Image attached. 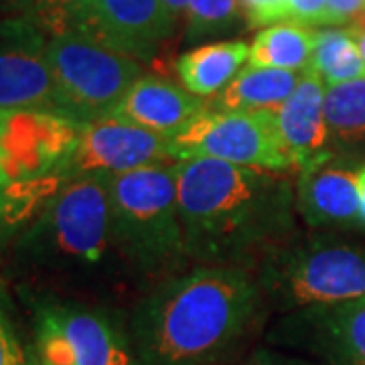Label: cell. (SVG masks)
<instances>
[{
  "label": "cell",
  "instance_id": "cell-23",
  "mask_svg": "<svg viewBox=\"0 0 365 365\" xmlns=\"http://www.w3.org/2000/svg\"><path fill=\"white\" fill-rule=\"evenodd\" d=\"M242 21L240 0H189L185 43H199L232 33Z\"/></svg>",
  "mask_w": 365,
  "mask_h": 365
},
{
  "label": "cell",
  "instance_id": "cell-33",
  "mask_svg": "<svg viewBox=\"0 0 365 365\" xmlns=\"http://www.w3.org/2000/svg\"><path fill=\"white\" fill-rule=\"evenodd\" d=\"M351 29V26H349ZM353 33V39L357 43V47H359V53H361V59H364L365 63V31H357V29H351Z\"/></svg>",
  "mask_w": 365,
  "mask_h": 365
},
{
  "label": "cell",
  "instance_id": "cell-19",
  "mask_svg": "<svg viewBox=\"0 0 365 365\" xmlns=\"http://www.w3.org/2000/svg\"><path fill=\"white\" fill-rule=\"evenodd\" d=\"M314 51V31L299 23H276L262 29L250 45V66L270 69H309Z\"/></svg>",
  "mask_w": 365,
  "mask_h": 365
},
{
  "label": "cell",
  "instance_id": "cell-25",
  "mask_svg": "<svg viewBox=\"0 0 365 365\" xmlns=\"http://www.w3.org/2000/svg\"><path fill=\"white\" fill-rule=\"evenodd\" d=\"M240 9L246 25L270 26L287 21L290 11V0H240Z\"/></svg>",
  "mask_w": 365,
  "mask_h": 365
},
{
  "label": "cell",
  "instance_id": "cell-22",
  "mask_svg": "<svg viewBox=\"0 0 365 365\" xmlns=\"http://www.w3.org/2000/svg\"><path fill=\"white\" fill-rule=\"evenodd\" d=\"M323 108L329 138L349 146L365 143V78L329 86Z\"/></svg>",
  "mask_w": 365,
  "mask_h": 365
},
{
  "label": "cell",
  "instance_id": "cell-35",
  "mask_svg": "<svg viewBox=\"0 0 365 365\" xmlns=\"http://www.w3.org/2000/svg\"><path fill=\"white\" fill-rule=\"evenodd\" d=\"M0 118H2V112H0ZM6 181H4V177H2V173H0V187H4Z\"/></svg>",
  "mask_w": 365,
  "mask_h": 365
},
{
  "label": "cell",
  "instance_id": "cell-3",
  "mask_svg": "<svg viewBox=\"0 0 365 365\" xmlns=\"http://www.w3.org/2000/svg\"><path fill=\"white\" fill-rule=\"evenodd\" d=\"M110 177L67 179L19 240V256L61 274L108 276L116 287L143 288L122 258L110 220Z\"/></svg>",
  "mask_w": 365,
  "mask_h": 365
},
{
  "label": "cell",
  "instance_id": "cell-28",
  "mask_svg": "<svg viewBox=\"0 0 365 365\" xmlns=\"http://www.w3.org/2000/svg\"><path fill=\"white\" fill-rule=\"evenodd\" d=\"M365 9V0H327L325 25H351L355 16Z\"/></svg>",
  "mask_w": 365,
  "mask_h": 365
},
{
  "label": "cell",
  "instance_id": "cell-14",
  "mask_svg": "<svg viewBox=\"0 0 365 365\" xmlns=\"http://www.w3.org/2000/svg\"><path fill=\"white\" fill-rule=\"evenodd\" d=\"M359 173L331 160L300 170L294 182L297 211L309 230H337L361 225Z\"/></svg>",
  "mask_w": 365,
  "mask_h": 365
},
{
  "label": "cell",
  "instance_id": "cell-9",
  "mask_svg": "<svg viewBox=\"0 0 365 365\" xmlns=\"http://www.w3.org/2000/svg\"><path fill=\"white\" fill-rule=\"evenodd\" d=\"M49 35L31 14L0 16V112H55Z\"/></svg>",
  "mask_w": 365,
  "mask_h": 365
},
{
  "label": "cell",
  "instance_id": "cell-6",
  "mask_svg": "<svg viewBox=\"0 0 365 365\" xmlns=\"http://www.w3.org/2000/svg\"><path fill=\"white\" fill-rule=\"evenodd\" d=\"M47 55L55 86V110L81 126L114 116L132 86L144 76L136 59L79 31L49 37Z\"/></svg>",
  "mask_w": 365,
  "mask_h": 365
},
{
  "label": "cell",
  "instance_id": "cell-31",
  "mask_svg": "<svg viewBox=\"0 0 365 365\" xmlns=\"http://www.w3.org/2000/svg\"><path fill=\"white\" fill-rule=\"evenodd\" d=\"M167 6L170 9V13L175 14L177 19H181L182 14H187V9H189V0H163Z\"/></svg>",
  "mask_w": 365,
  "mask_h": 365
},
{
  "label": "cell",
  "instance_id": "cell-20",
  "mask_svg": "<svg viewBox=\"0 0 365 365\" xmlns=\"http://www.w3.org/2000/svg\"><path fill=\"white\" fill-rule=\"evenodd\" d=\"M63 185L66 179L55 175L0 187V248L11 242L21 227L33 222V217H39Z\"/></svg>",
  "mask_w": 365,
  "mask_h": 365
},
{
  "label": "cell",
  "instance_id": "cell-13",
  "mask_svg": "<svg viewBox=\"0 0 365 365\" xmlns=\"http://www.w3.org/2000/svg\"><path fill=\"white\" fill-rule=\"evenodd\" d=\"M323 83L325 81L311 67L304 69L297 90L276 112L282 143L292 160V169L299 173L331 160Z\"/></svg>",
  "mask_w": 365,
  "mask_h": 365
},
{
  "label": "cell",
  "instance_id": "cell-29",
  "mask_svg": "<svg viewBox=\"0 0 365 365\" xmlns=\"http://www.w3.org/2000/svg\"><path fill=\"white\" fill-rule=\"evenodd\" d=\"M240 365H317L311 364V361H304V359H299V357H290V355H282V353H274L268 351V349H262V351H256L248 361Z\"/></svg>",
  "mask_w": 365,
  "mask_h": 365
},
{
  "label": "cell",
  "instance_id": "cell-27",
  "mask_svg": "<svg viewBox=\"0 0 365 365\" xmlns=\"http://www.w3.org/2000/svg\"><path fill=\"white\" fill-rule=\"evenodd\" d=\"M327 0H290L288 21L304 26L325 25Z\"/></svg>",
  "mask_w": 365,
  "mask_h": 365
},
{
  "label": "cell",
  "instance_id": "cell-34",
  "mask_svg": "<svg viewBox=\"0 0 365 365\" xmlns=\"http://www.w3.org/2000/svg\"><path fill=\"white\" fill-rule=\"evenodd\" d=\"M349 26H351V29H357V31H365V9L355 16V21H353Z\"/></svg>",
  "mask_w": 365,
  "mask_h": 365
},
{
  "label": "cell",
  "instance_id": "cell-1",
  "mask_svg": "<svg viewBox=\"0 0 365 365\" xmlns=\"http://www.w3.org/2000/svg\"><path fill=\"white\" fill-rule=\"evenodd\" d=\"M189 260L256 270L299 234L294 181L274 170L213 158L175 163Z\"/></svg>",
  "mask_w": 365,
  "mask_h": 365
},
{
  "label": "cell",
  "instance_id": "cell-7",
  "mask_svg": "<svg viewBox=\"0 0 365 365\" xmlns=\"http://www.w3.org/2000/svg\"><path fill=\"white\" fill-rule=\"evenodd\" d=\"M170 158H213L240 167L284 173L292 169L272 112H222L209 106L170 138Z\"/></svg>",
  "mask_w": 365,
  "mask_h": 365
},
{
  "label": "cell",
  "instance_id": "cell-4",
  "mask_svg": "<svg viewBox=\"0 0 365 365\" xmlns=\"http://www.w3.org/2000/svg\"><path fill=\"white\" fill-rule=\"evenodd\" d=\"M108 189L114 242L140 287L187 270L175 163L110 177Z\"/></svg>",
  "mask_w": 365,
  "mask_h": 365
},
{
  "label": "cell",
  "instance_id": "cell-11",
  "mask_svg": "<svg viewBox=\"0 0 365 365\" xmlns=\"http://www.w3.org/2000/svg\"><path fill=\"white\" fill-rule=\"evenodd\" d=\"M179 19L163 0H91L71 31L132 59L150 61L175 35Z\"/></svg>",
  "mask_w": 365,
  "mask_h": 365
},
{
  "label": "cell",
  "instance_id": "cell-15",
  "mask_svg": "<svg viewBox=\"0 0 365 365\" xmlns=\"http://www.w3.org/2000/svg\"><path fill=\"white\" fill-rule=\"evenodd\" d=\"M66 335L76 365H134L132 343L112 317L79 302H43Z\"/></svg>",
  "mask_w": 365,
  "mask_h": 365
},
{
  "label": "cell",
  "instance_id": "cell-26",
  "mask_svg": "<svg viewBox=\"0 0 365 365\" xmlns=\"http://www.w3.org/2000/svg\"><path fill=\"white\" fill-rule=\"evenodd\" d=\"M0 365H39L37 357H33L21 343L11 319L2 309H0Z\"/></svg>",
  "mask_w": 365,
  "mask_h": 365
},
{
  "label": "cell",
  "instance_id": "cell-17",
  "mask_svg": "<svg viewBox=\"0 0 365 365\" xmlns=\"http://www.w3.org/2000/svg\"><path fill=\"white\" fill-rule=\"evenodd\" d=\"M248 57L250 45L246 41H217L179 55L175 69L185 90L199 98H211L240 73V67Z\"/></svg>",
  "mask_w": 365,
  "mask_h": 365
},
{
  "label": "cell",
  "instance_id": "cell-30",
  "mask_svg": "<svg viewBox=\"0 0 365 365\" xmlns=\"http://www.w3.org/2000/svg\"><path fill=\"white\" fill-rule=\"evenodd\" d=\"M35 0H0V11L6 14L29 13Z\"/></svg>",
  "mask_w": 365,
  "mask_h": 365
},
{
  "label": "cell",
  "instance_id": "cell-10",
  "mask_svg": "<svg viewBox=\"0 0 365 365\" xmlns=\"http://www.w3.org/2000/svg\"><path fill=\"white\" fill-rule=\"evenodd\" d=\"M170 138L116 116L83 124L66 179L116 177L130 170L169 165Z\"/></svg>",
  "mask_w": 365,
  "mask_h": 365
},
{
  "label": "cell",
  "instance_id": "cell-21",
  "mask_svg": "<svg viewBox=\"0 0 365 365\" xmlns=\"http://www.w3.org/2000/svg\"><path fill=\"white\" fill-rule=\"evenodd\" d=\"M309 67L327 86L365 78V63L351 29L329 26L314 31V51Z\"/></svg>",
  "mask_w": 365,
  "mask_h": 365
},
{
  "label": "cell",
  "instance_id": "cell-18",
  "mask_svg": "<svg viewBox=\"0 0 365 365\" xmlns=\"http://www.w3.org/2000/svg\"><path fill=\"white\" fill-rule=\"evenodd\" d=\"M300 76L287 69L248 66L240 69L215 100L213 110L222 112H272L276 114L299 86Z\"/></svg>",
  "mask_w": 365,
  "mask_h": 365
},
{
  "label": "cell",
  "instance_id": "cell-12",
  "mask_svg": "<svg viewBox=\"0 0 365 365\" xmlns=\"http://www.w3.org/2000/svg\"><path fill=\"white\" fill-rule=\"evenodd\" d=\"M270 337L319 353L333 365H365V297L287 313Z\"/></svg>",
  "mask_w": 365,
  "mask_h": 365
},
{
  "label": "cell",
  "instance_id": "cell-16",
  "mask_svg": "<svg viewBox=\"0 0 365 365\" xmlns=\"http://www.w3.org/2000/svg\"><path fill=\"white\" fill-rule=\"evenodd\" d=\"M207 108L209 102L173 83L170 79L143 76L126 93L114 116L173 138Z\"/></svg>",
  "mask_w": 365,
  "mask_h": 365
},
{
  "label": "cell",
  "instance_id": "cell-8",
  "mask_svg": "<svg viewBox=\"0 0 365 365\" xmlns=\"http://www.w3.org/2000/svg\"><path fill=\"white\" fill-rule=\"evenodd\" d=\"M81 124L55 112L11 110L0 118V173L6 185L66 177Z\"/></svg>",
  "mask_w": 365,
  "mask_h": 365
},
{
  "label": "cell",
  "instance_id": "cell-2",
  "mask_svg": "<svg viewBox=\"0 0 365 365\" xmlns=\"http://www.w3.org/2000/svg\"><path fill=\"white\" fill-rule=\"evenodd\" d=\"M266 307L252 268L195 264L173 274L132 311L136 365H217L254 333Z\"/></svg>",
  "mask_w": 365,
  "mask_h": 365
},
{
  "label": "cell",
  "instance_id": "cell-32",
  "mask_svg": "<svg viewBox=\"0 0 365 365\" xmlns=\"http://www.w3.org/2000/svg\"><path fill=\"white\" fill-rule=\"evenodd\" d=\"M357 185H359V217H361V225H365V169L359 173Z\"/></svg>",
  "mask_w": 365,
  "mask_h": 365
},
{
  "label": "cell",
  "instance_id": "cell-24",
  "mask_svg": "<svg viewBox=\"0 0 365 365\" xmlns=\"http://www.w3.org/2000/svg\"><path fill=\"white\" fill-rule=\"evenodd\" d=\"M90 2L91 0H35L26 14H31L49 37H55L71 31L78 14Z\"/></svg>",
  "mask_w": 365,
  "mask_h": 365
},
{
  "label": "cell",
  "instance_id": "cell-5",
  "mask_svg": "<svg viewBox=\"0 0 365 365\" xmlns=\"http://www.w3.org/2000/svg\"><path fill=\"white\" fill-rule=\"evenodd\" d=\"M268 307L292 313L365 297V252L327 235H300L256 268Z\"/></svg>",
  "mask_w": 365,
  "mask_h": 365
}]
</instances>
